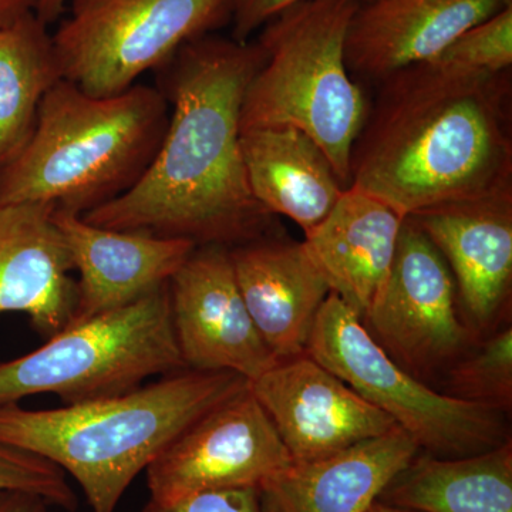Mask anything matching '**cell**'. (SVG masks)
Returning <instances> with one entry per match:
<instances>
[{"instance_id": "9c48e42d", "label": "cell", "mask_w": 512, "mask_h": 512, "mask_svg": "<svg viewBox=\"0 0 512 512\" xmlns=\"http://www.w3.org/2000/svg\"><path fill=\"white\" fill-rule=\"evenodd\" d=\"M453 275L413 218H404L389 282L362 320L394 362L424 382L450 369L471 339L460 319Z\"/></svg>"}, {"instance_id": "484cf974", "label": "cell", "mask_w": 512, "mask_h": 512, "mask_svg": "<svg viewBox=\"0 0 512 512\" xmlns=\"http://www.w3.org/2000/svg\"><path fill=\"white\" fill-rule=\"evenodd\" d=\"M143 512H266L258 488H228L187 495L170 503L148 500Z\"/></svg>"}, {"instance_id": "4dcf8cb0", "label": "cell", "mask_w": 512, "mask_h": 512, "mask_svg": "<svg viewBox=\"0 0 512 512\" xmlns=\"http://www.w3.org/2000/svg\"><path fill=\"white\" fill-rule=\"evenodd\" d=\"M367 512H416L410 510H404V508L394 507V505L383 503V501L377 500Z\"/></svg>"}, {"instance_id": "cb8c5ba5", "label": "cell", "mask_w": 512, "mask_h": 512, "mask_svg": "<svg viewBox=\"0 0 512 512\" xmlns=\"http://www.w3.org/2000/svg\"><path fill=\"white\" fill-rule=\"evenodd\" d=\"M433 60L470 73L512 70V5L466 30Z\"/></svg>"}, {"instance_id": "f546056e", "label": "cell", "mask_w": 512, "mask_h": 512, "mask_svg": "<svg viewBox=\"0 0 512 512\" xmlns=\"http://www.w3.org/2000/svg\"><path fill=\"white\" fill-rule=\"evenodd\" d=\"M35 0H0V26L32 12Z\"/></svg>"}, {"instance_id": "603a6c76", "label": "cell", "mask_w": 512, "mask_h": 512, "mask_svg": "<svg viewBox=\"0 0 512 512\" xmlns=\"http://www.w3.org/2000/svg\"><path fill=\"white\" fill-rule=\"evenodd\" d=\"M450 396L484 404L497 412L511 409L512 329L485 340L474 355L458 359L448 369Z\"/></svg>"}, {"instance_id": "5bb4252c", "label": "cell", "mask_w": 512, "mask_h": 512, "mask_svg": "<svg viewBox=\"0 0 512 512\" xmlns=\"http://www.w3.org/2000/svg\"><path fill=\"white\" fill-rule=\"evenodd\" d=\"M410 218L443 255L474 332L490 326L511 298L512 194L440 205Z\"/></svg>"}, {"instance_id": "3957f363", "label": "cell", "mask_w": 512, "mask_h": 512, "mask_svg": "<svg viewBox=\"0 0 512 512\" xmlns=\"http://www.w3.org/2000/svg\"><path fill=\"white\" fill-rule=\"evenodd\" d=\"M248 383L232 372L184 369L120 396L59 409L2 404L0 443L70 474L93 512H114L165 447Z\"/></svg>"}, {"instance_id": "52a82bcc", "label": "cell", "mask_w": 512, "mask_h": 512, "mask_svg": "<svg viewBox=\"0 0 512 512\" xmlns=\"http://www.w3.org/2000/svg\"><path fill=\"white\" fill-rule=\"evenodd\" d=\"M306 355L386 413L433 456H473L510 439L497 410L436 392L394 362L335 293H329L316 316Z\"/></svg>"}, {"instance_id": "7a4b0ae2", "label": "cell", "mask_w": 512, "mask_h": 512, "mask_svg": "<svg viewBox=\"0 0 512 512\" xmlns=\"http://www.w3.org/2000/svg\"><path fill=\"white\" fill-rule=\"evenodd\" d=\"M350 158V184L402 218L512 194V70L424 62L380 80Z\"/></svg>"}, {"instance_id": "ffe728a7", "label": "cell", "mask_w": 512, "mask_h": 512, "mask_svg": "<svg viewBox=\"0 0 512 512\" xmlns=\"http://www.w3.org/2000/svg\"><path fill=\"white\" fill-rule=\"evenodd\" d=\"M241 150L255 200L309 235L346 190L329 158L308 134L292 126L241 131Z\"/></svg>"}, {"instance_id": "ba28073f", "label": "cell", "mask_w": 512, "mask_h": 512, "mask_svg": "<svg viewBox=\"0 0 512 512\" xmlns=\"http://www.w3.org/2000/svg\"><path fill=\"white\" fill-rule=\"evenodd\" d=\"M234 0H70L53 33L62 76L94 97L126 92L188 43L231 23Z\"/></svg>"}, {"instance_id": "2e32d148", "label": "cell", "mask_w": 512, "mask_h": 512, "mask_svg": "<svg viewBox=\"0 0 512 512\" xmlns=\"http://www.w3.org/2000/svg\"><path fill=\"white\" fill-rule=\"evenodd\" d=\"M229 252L249 315L275 359L282 362L306 353L330 288L305 242L274 232Z\"/></svg>"}, {"instance_id": "8992f818", "label": "cell", "mask_w": 512, "mask_h": 512, "mask_svg": "<svg viewBox=\"0 0 512 512\" xmlns=\"http://www.w3.org/2000/svg\"><path fill=\"white\" fill-rule=\"evenodd\" d=\"M184 369L167 284L67 326L28 355L0 362V406L42 393L66 404L109 399L143 386L148 377Z\"/></svg>"}, {"instance_id": "f1b7e54d", "label": "cell", "mask_w": 512, "mask_h": 512, "mask_svg": "<svg viewBox=\"0 0 512 512\" xmlns=\"http://www.w3.org/2000/svg\"><path fill=\"white\" fill-rule=\"evenodd\" d=\"M69 2L70 0H35L33 12L49 26L63 15Z\"/></svg>"}, {"instance_id": "5b68a950", "label": "cell", "mask_w": 512, "mask_h": 512, "mask_svg": "<svg viewBox=\"0 0 512 512\" xmlns=\"http://www.w3.org/2000/svg\"><path fill=\"white\" fill-rule=\"evenodd\" d=\"M359 5L305 0L269 20L256 39L265 62L249 83L241 111V131L292 126L308 134L345 188L370 106L346 64V37Z\"/></svg>"}, {"instance_id": "6da1fadb", "label": "cell", "mask_w": 512, "mask_h": 512, "mask_svg": "<svg viewBox=\"0 0 512 512\" xmlns=\"http://www.w3.org/2000/svg\"><path fill=\"white\" fill-rule=\"evenodd\" d=\"M265 62L258 42L208 35L165 64L170 106L156 156L126 194L82 215L101 228L234 248L274 234V217L249 188L241 111Z\"/></svg>"}, {"instance_id": "d6986e66", "label": "cell", "mask_w": 512, "mask_h": 512, "mask_svg": "<svg viewBox=\"0 0 512 512\" xmlns=\"http://www.w3.org/2000/svg\"><path fill=\"white\" fill-rule=\"evenodd\" d=\"M397 429L318 460L295 463L262 490L266 512H367L419 454Z\"/></svg>"}, {"instance_id": "4316f807", "label": "cell", "mask_w": 512, "mask_h": 512, "mask_svg": "<svg viewBox=\"0 0 512 512\" xmlns=\"http://www.w3.org/2000/svg\"><path fill=\"white\" fill-rule=\"evenodd\" d=\"M305 0H234L232 5V39L245 43L252 35L264 28L266 23L275 18L282 10ZM366 3L369 0H356Z\"/></svg>"}, {"instance_id": "4fadbf2b", "label": "cell", "mask_w": 512, "mask_h": 512, "mask_svg": "<svg viewBox=\"0 0 512 512\" xmlns=\"http://www.w3.org/2000/svg\"><path fill=\"white\" fill-rule=\"evenodd\" d=\"M52 220L79 272L72 322L126 306L171 281L197 245L188 239L101 228L55 210Z\"/></svg>"}, {"instance_id": "9a60e30c", "label": "cell", "mask_w": 512, "mask_h": 512, "mask_svg": "<svg viewBox=\"0 0 512 512\" xmlns=\"http://www.w3.org/2000/svg\"><path fill=\"white\" fill-rule=\"evenodd\" d=\"M512 0H369L360 3L346 37L350 73L379 83L394 72L430 62L466 30Z\"/></svg>"}, {"instance_id": "7c38bea8", "label": "cell", "mask_w": 512, "mask_h": 512, "mask_svg": "<svg viewBox=\"0 0 512 512\" xmlns=\"http://www.w3.org/2000/svg\"><path fill=\"white\" fill-rule=\"evenodd\" d=\"M249 390L295 463L332 456L400 429L306 353L276 363L249 382Z\"/></svg>"}, {"instance_id": "e0dca14e", "label": "cell", "mask_w": 512, "mask_h": 512, "mask_svg": "<svg viewBox=\"0 0 512 512\" xmlns=\"http://www.w3.org/2000/svg\"><path fill=\"white\" fill-rule=\"evenodd\" d=\"M53 211L0 204V313H23L46 338L69 326L77 303L72 258Z\"/></svg>"}, {"instance_id": "30bf717a", "label": "cell", "mask_w": 512, "mask_h": 512, "mask_svg": "<svg viewBox=\"0 0 512 512\" xmlns=\"http://www.w3.org/2000/svg\"><path fill=\"white\" fill-rule=\"evenodd\" d=\"M293 464L248 386L215 406L146 468L150 500L160 503L228 488H258Z\"/></svg>"}, {"instance_id": "277c9868", "label": "cell", "mask_w": 512, "mask_h": 512, "mask_svg": "<svg viewBox=\"0 0 512 512\" xmlns=\"http://www.w3.org/2000/svg\"><path fill=\"white\" fill-rule=\"evenodd\" d=\"M170 117L147 84L94 97L60 80L40 104L22 153L0 173V204L52 205L84 215L126 194L156 156Z\"/></svg>"}, {"instance_id": "83f0119b", "label": "cell", "mask_w": 512, "mask_h": 512, "mask_svg": "<svg viewBox=\"0 0 512 512\" xmlns=\"http://www.w3.org/2000/svg\"><path fill=\"white\" fill-rule=\"evenodd\" d=\"M49 507L39 495L23 491H0V512H49Z\"/></svg>"}, {"instance_id": "44dd1931", "label": "cell", "mask_w": 512, "mask_h": 512, "mask_svg": "<svg viewBox=\"0 0 512 512\" xmlns=\"http://www.w3.org/2000/svg\"><path fill=\"white\" fill-rule=\"evenodd\" d=\"M379 501L416 512H512L511 439L473 456L417 454Z\"/></svg>"}, {"instance_id": "ac0fdd59", "label": "cell", "mask_w": 512, "mask_h": 512, "mask_svg": "<svg viewBox=\"0 0 512 512\" xmlns=\"http://www.w3.org/2000/svg\"><path fill=\"white\" fill-rule=\"evenodd\" d=\"M403 220L383 201L348 187L303 241L330 292L362 320L389 282Z\"/></svg>"}, {"instance_id": "d4e9b609", "label": "cell", "mask_w": 512, "mask_h": 512, "mask_svg": "<svg viewBox=\"0 0 512 512\" xmlns=\"http://www.w3.org/2000/svg\"><path fill=\"white\" fill-rule=\"evenodd\" d=\"M0 491L39 495L50 507L74 511L77 495L66 473L43 457L0 443Z\"/></svg>"}, {"instance_id": "7402d4cb", "label": "cell", "mask_w": 512, "mask_h": 512, "mask_svg": "<svg viewBox=\"0 0 512 512\" xmlns=\"http://www.w3.org/2000/svg\"><path fill=\"white\" fill-rule=\"evenodd\" d=\"M47 28L33 10L0 26V173L22 153L40 104L63 79Z\"/></svg>"}, {"instance_id": "8fae6325", "label": "cell", "mask_w": 512, "mask_h": 512, "mask_svg": "<svg viewBox=\"0 0 512 512\" xmlns=\"http://www.w3.org/2000/svg\"><path fill=\"white\" fill-rule=\"evenodd\" d=\"M168 289L185 369L232 372L252 382L278 363L249 315L229 248H195Z\"/></svg>"}]
</instances>
